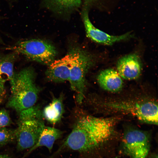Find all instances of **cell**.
<instances>
[{
  "label": "cell",
  "mask_w": 158,
  "mask_h": 158,
  "mask_svg": "<svg viewBox=\"0 0 158 158\" xmlns=\"http://www.w3.org/2000/svg\"><path fill=\"white\" fill-rule=\"evenodd\" d=\"M71 49L72 55L68 81L71 89L76 93L77 102L80 104L85 92V76L94 64L95 60L90 53L79 47Z\"/></svg>",
  "instance_id": "cell-4"
},
{
  "label": "cell",
  "mask_w": 158,
  "mask_h": 158,
  "mask_svg": "<svg viewBox=\"0 0 158 158\" xmlns=\"http://www.w3.org/2000/svg\"><path fill=\"white\" fill-rule=\"evenodd\" d=\"M72 55L71 49L64 57L58 60H55L48 65L45 75L49 80L54 83L68 81Z\"/></svg>",
  "instance_id": "cell-10"
},
{
  "label": "cell",
  "mask_w": 158,
  "mask_h": 158,
  "mask_svg": "<svg viewBox=\"0 0 158 158\" xmlns=\"http://www.w3.org/2000/svg\"></svg>",
  "instance_id": "cell-23"
},
{
  "label": "cell",
  "mask_w": 158,
  "mask_h": 158,
  "mask_svg": "<svg viewBox=\"0 0 158 158\" xmlns=\"http://www.w3.org/2000/svg\"><path fill=\"white\" fill-rule=\"evenodd\" d=\"M44 8L56 16L67 18L79 11L82 6L81 0H40Z\"/></svg>",
  "instance_id": "cell-9"
},
{
  "label": "cell",
  "mask_w": 158,
  "mask_h": 158,
  "mask_svg": "<svg viewBox=\"0 0 158 158\" xmlns=\"http://www.w3.org/2000/svg\"><path fill=\"white\" fill-rule=\"evenodd\" d=\"M64 112L63 97L53 99L51 102L44 108L42 116L50 123L55 124L61 120Z\"/></svg>",
  "instance_id": "cell-14"
},
{
  "label": "cell",
  "mask_w": 158,
  "mask_h": 158,
  "mask_svg": "<svg viewBox=\"0 0 158 158\" xmlns=\"http://www.w3.org/2000/svg\"><path fill=\"white\" fill-rule=\"evenodd\" d=\"M6 49L23 55L30 61L49 65L55 59L57 52L50 42L33 39L19 41Z\"/></svg>",
  "instance_id": "cell-5"
},
{
  "label": "cell",
  "mask_w": 158,
  "mask_h": 158,
  "mask_svg": "<svg viewBox=\"0 0 158 158\" xmlns=\"http://www.w3.org/2000/svg\"><path fill=\"white\" fill-rule=\"evenodd\" d=\"M62 134V132L57 128L45 126L37 142L29 149L25 155L41 147H45L49 152H51L54 142L61 137Z\"/></svg>",
  "instance_id": "cell-13"
},
{
  "label": "cell",
  "mask_w": 158,
  "mask_h": 158,
  "mask_svg": "<svg viewBox=\"0 0 158 158\" xmlns=\"http://www.w3.org/2000/svg\"><path fill=\"white\" fill-rule=\"evenodd\" d=\"M142 63L139 56L135 53L130 54L120 58L116 67L122 78L131 80L137 79L142 70Z\"/></svg>",
  "instance_id": "cell-11"
},
{
  "label": "cell",
  "mask_w": 158,
  "mask_h": 158,
  "mask_svg": "<svg viewBox=\"0 0 158 158\" xmlns=\"http://www.w3.org/2000/svg\"><path fill=\"white\" fill-rule=\"evenodd\" d=\"M120 0H81L82 6L91 9L109 11L116 8Z\"/></svg>",
  "instance_id": "cell-16"
},
{
  "label": "cell",
  "mask_w": 158,
  "mask_h": 158,
  "mask_svg": "<svg viewBox=\"0 0 158 158\" xmlns=\"http://www.w3.org/2000/svg\"><path fill=\"white\" fill-rule=\"evenodd\" d=\"M11 123V121L8 111L5 109L0 110V128L6 127Z\"/></svg>",
  "instance_id": "cell-18"
},
{
  "label": "cell",
  "mask_w": 158,
  "mask_h": 158,
  "mask_svg": "<svg viewBox=\"0 0 158 158\" xmlns=\"http://www.w3.org/2000/svg\"><path fill=\"white\" fill-rule=\"evenodd\" d=\"M116 120L85 116L79 118L62 145L94 158H112L120 137Z\"/></svg>",
  "instance_id": "cell-1"
},
{
  "label": "cell",
  "mask_w": 158,
  "mask_h": 158,
  "mask_svg": "<svg viewBox=\"0 0 158 158\" xmlns=\"http://www.w3.org/2000/svg\"><path fill=\"white\" fill-rule=\"evenodd\" d=\"M4 84L0 81V104L3 101L6 93Z\"/></svg>",
  "instance_id": "cell-19"
},
{
  "label": "cell",
  "mask_w": 158,
  "mask_h": 158,
  "mask_svg": "<svg viewBox=\"0 0 158 158\" xmlns=\"http://www.w3.org/2000/svg\"><path fill=\"white\" fill-rule=\"evenodd\" d=\"M113 158H117V157H114Z\"/></svg>",
  "instance_id": "cell-22"
},
{
  "label": "cell",
  "mask_w": 158,
  "mask_h": 158,
  "mask_svg": "<svg viewBox=\"0 0 158 158\" xmlns=\"http://www.w3.org/2000/svg\"><path fill=\"white\" fill-rule=\"evenodd\" d=\"M121 153L130 158H146L151 147L149 133L132 126L125 128L119 141Z\"/></svg>",
  "instance_id": "cell-6"
},
{
  "label": "cell",
  "mask_w": 158,
  "mask_h": 158,
  "mask_svg": "<svg viewBox=\"0 0 158 158\" xmlns=\"http://www.w3.org/2000/svg\"><path fill=\"white\" fill-rule=\"evenodd\" d=\"M19 113L15 130L17 149L20 151L30 149L36 144L45 126L38 107L35 105Z\"/></svg>",
  "instance_id": "cell-3"
},
{
  "label": "cell",
  "mask_w": 158,
  "mask_h": 158,
  "mask_svg": "<svg viewBox=\"0 0 158 158\" xmlns=\"http://www.w3.org/2000/svg\"><path fill=\"white\" fill-rule=\"evenodd\" d=\"M0 42L1 43H3V41L2 40H1V38L0 36Z\"/></svg>",
  "instance_id": "cell-21"
},
{
  "label": "cell",
  "mask_w": 158,
  "mask_h": 158,
  "mask_svg": "<svg viewBox=\"0 0 158 158\" xmlns=\"http://www.w3.org/2000/svg\"><path fill=\"white\" fill-rule=\"evenodd\" d=\"M34 69L28 67L15 73L10 81L11 95L7 105L16 111H21L35 105L40 90L35 83Z\"/></svg>",
  "instance_id": "cell-2"
},
{
  "label": "cell",
  "mask_w": 158,
  "mask_h": 158,
  "mask_svg": "<svg viewBox=\"0 0 158 158\" xmlns=\"http://www.w3.org/2000/svg\"><path fill=\"white\" fill-rule=\"evenodd\" d=\"M107 105L111 108L129 114L144 123L158 124V105L153 101L110 102Z\"/></svg>",
  "instance_id": "cell-7"
},
{
  "label": "cell",
  "mask_w": 158,
  "mask_h": 158,
  "mask_svg": "<svg viewBox=\"0 0 158 158\" xmlns=\"http://www.w3.org/2000/svg\"><path fill=\"white\" fill-rule=\"evenodd\" d=\"M0 158H11L6 155L0 154Z\"/></svg>",
  "instance_id": "cell-20"
},
{
  "label": "cell",
  "mask_w": 158,
  "mask_h": 158,
  "mask_svg": "<svg viewBox=\"0 0 158 158\" xmlns=\"http://www.w3.org/2000/svg\"><path fill=\"white\" fill-rule=\"evenodd\" d=\"M97 80L102 88L111 92H118L123 87L122 78L117 71L112 68L102 71L97 76Z\"/></svg>",
  "instance_id": "cell-12"
},
{
  "label": "cell",
  "mask_w": 158,
  "mask_h": 158,
  "mask_svg": "<svg viewBox=\"0 0 158 158\" xmlns=\"http://www.w3.org/2000/svg\"><path fill=\"white\" fill-rule=\"evenodd\" d=\"M80 15L83 22L87 36L92 41L107 45H111L115 42L125 40L132 37L130 32L120 35H109L95 27L89 17L90 10L82 6Z\"/></svg>",
  "instance_id": "cell-8"
},
{
  "label": "cell",
  "mask_w": 158,
  "mask_h": 158,
  "mask_svg": "<svg viewBox=\"0 0 158 158\" xmlns=\"http://www.w3.org/2000/svg\"><path fill=\"white\" fill-rule=\"evenodd\" d=\"M18 54L12 53L0 55V81L5 83L13 78L15 73L14 63L17 60Z\"/></svg>",
  "instance_id": "cell-15"
},
{
  "label": "cell",
  "mask_w": 158,
  "mask_h": 158,
  "mask_svg": "<svg viewBox=\"0 0 158 158\" xmlns=\"http://www.w3.org/2000/svg\"><path fill=\"white\" fill-rule=\"evenodd\" d=\"M15 140H16L15 129L6 127L0 128V145H6Z\"/></svg>",
  "instance_id": "cell-17"
}]
</instances>
